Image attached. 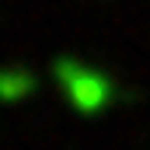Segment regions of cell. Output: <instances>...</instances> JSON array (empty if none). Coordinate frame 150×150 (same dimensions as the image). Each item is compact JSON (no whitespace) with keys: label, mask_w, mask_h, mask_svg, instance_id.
<instances>
[{"label":"cell","mask_w":150,"mask_h":150,"mask_svg":"<svg viewBox=\"0 0 150 150\" xmlns=\"http://www.w3.org/2000/svg\"><path fill=\"white\" fill-rule=\"evenodd\" d=\"M63 77H67V84H70V94L77 98V105H84V108H94L98 101H101V84H98V77L94 74H80L77 67H70V70H63Z\"/></svg>","instance_id":"6da1fadb"},{"label":"cell","mask_w":150,"mask_h":150,"mask_svg":"<svg viewBox=\"0 0 150 150\" xmlns=\"http://www.w3.org/2000/svg\"><path fill=\"white\" fill-rule=\"evenodd\" d=\"M28 84H32V80L25 74H18V70H14V74H0V94H4V98H18L14 91H25Z\"/></svg>","instance_id":"7a4b0ae2"}]
</instances>
